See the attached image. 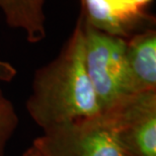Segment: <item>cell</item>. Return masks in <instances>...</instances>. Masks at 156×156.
Listing matches in <instances>:
<instances>
[{
    "label": "cell",
    "mask_w": 156,
    "mask_h": 156,
    "mask_svg": "<svg viewBox=\"0 0 156 156\" xmlns=\"http://www.w3.org/2000/svg\"><path fill=\"white\" fill-rule=\"evenodd\" d=\"M102 115L122 156H156V90L128 95Z\"/></svg>",
    "instance_id": "obj_4"
},
{
    "label": "cell",
    "mask_w": 156,
    "mask_h": 156,
    "mask_svg": "<svg viewBox=\"0 0 156 156\" xmlns=\"http://www.w3.org/2000/svg\"><path fill=\"white\" fill-rule=\"evenodd\" d=\"M18 126V116L13 104L0 89V156H4L6 147Z\"/></svg>",
    "instance_id": "obj_8"
},
{
    "label": "cell",
    "mask_w": 156,
    "mask_h": 156,
    "mask_svg": "<svg viewBox=\"0 0 156 156\" xmlns=\"http://www.w3.org/2000/svg\"><path fill=\"white\" fill-rule=\"evenodd\" d=\"M16 75V69L10 63L0 60V80L11 81Z\"/></svg>",
    "instance_id": "obj_9"
},
{
    "label": "cell",
    "mask_w": 156,
    "mask_h": 156,
    "mask_svg": "<svg viewBox=\"0 0 156 156\" xmlns=\"http://www.w3.org/2000/svg\"><path fill=\"white\" fill-rule=\"evenodd\" d=\"M23 156H122L102 114L44 130Z\"/></svg>",
    "instance_id": "obj_3"
},
{
    "label": "cell",
    "mask_w": 156,
    "mask_h": 156,
    "mask_svg": "<svg viewBox=\"0 0 156 156\" xmlns=\"http://www.w3.org/2000/svg\"><path fill=\"white\" fill-rule=\"evenodd\" d=\"M152 0H82L83 20L108 35L129 39L144 30L145 8Z\"/></svg>",
    "instance_id": "obj_5"
},
{
    "label": "cell",
    "mask_w": 156,
    "mask_h": 156,
    "mask_svg": "<svg viewBox=\"0 0 156 156\" xmlns=\"http://www.w3.org/2000/svg\"><path fill=\"white\" fill-rule=\"evenodd\" d=\"M130 94L156 90V32L149 27L126 40Z\"/></svg>",
    "instance_id": "obj_6"
},
{
    "label": "cell",
    "mask_w": 156,
    "mask_h": 156,
    "mask_svg": "<svg viewBox=\"0 0 156 156\" xmlns=\"http://www.w3.org/2000/svg\"><path fill=\"white\" fill-rule=\"evenodd\" d=\"M46 2L47 0H0V9L9 27L23 30L30 43L37 44L47 36Z\"/></svg>",
    "instance_id": "obj_7"
},
{
    "label": "cell",
    "mask_w": 156,
    "mask_h": 156,
    "mask_svg": "<svg viewBox=\"0 0 156 156\" xmlns=\"http://www.w3.org/2000/svg\"><path fill=\"white\" fill-rule=\"evenodd\" d=\"M26 108L43 131L101 114L84 63L81 14L57 57L36 71Z\"/></svg>",
    "instance_id": "obj_1"
},
{
    "label": "cell",
    "mask_w": 156,
    "mask_h": 156,
    "mask_svg": "<svg viewBox=\"0 0 156 156\" xmlns=\"http://www.w3.org/2000/svg\"><path fill=\"white\" fill-rule=\"evenodd\" d=\"M83 39L86 72L102 114L122 98L131 95L126 64V40L102 33L84 20Z\"/></svg>",
    "instance_id": "obj_2"
}]
</instances>
